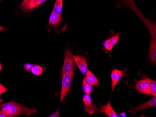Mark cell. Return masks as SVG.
Listing matches in <instances>:
<instances>
[{
    "mask_svg": "<svg viewBox=\"0 0 156 117\" xmlns=\"http://www.w3.org/2000/svg\"><path fill=\"white\" fill-rule=\"evenodd\" d=\"M2 111L7 117H16L21 115L30 116L36 113V109L29 108L16 102L11 101L0 104Z\"/></svg>",
    "mask_w": 156,
    "mask_h": 117,
    "instance_id": "obj_1",
    "label": "cell"
},
{
    "mask_svg": "<svg viewBox=\"0 0 156 117\" xmlns=\"http://www.w3.org/2000/svg\"><path fill=\"white\" fill-rule=\"evenodd\" d=\"M76 70L75 64L73 65L71 71L67 74L63 75L62 80V87L60 95V100L62 102L71 90L72 83Z\"/></svg>",
    "mask_w": 156,
    "mask_h": 117,
    "instance_id": "obj_2",
    "label": "cell"
},
{
    "mask_svg": "<svg viewBox=\"0 0 156 117\" xmlns=\"http://www.w3.org/2000/svg\"><path fill=\"white\" fill-rule=\"evenodd\" d=\"M65 59L62 74H67L71 71L73 65L75 64L73 63V56L71 51L69 49H66L65 51Z\"/></svg>",
    "mask_w": 156,
    "mask_h": 117,
    "instance_id": "obj_3",
    "label": "cell"
},
{
    "mask_svg": "<svg viewBox=\"0 0 156 117\" xmlns=\"http://www.w3.org/2000/svg\"><path fill=\"white\" fill-rule=\"evenodd\" d=\"M128 69L124 68L122 70L114 69L111 72V78L112 80V91L111 93L114 90L115 86L117 85L120 79L125 77H128V74L127 73Z\"/></svg>",
    "mask_w": 156,
    "mask_h": 117,
    "instance_id": "obj_4",
    "label": "cell"
},
{
    "mask_svg": "<svg viewBox=\"0 0 156 117\" xmlns=\"http://www.w3.org/2000/svg\"><path fill=\"white\" fill-rule=\"evenodd\" d=\"M141 77L142 79L136 82L135 87L139 92L146 95H150L151 94V90L149 82L146 79V76L144 75L141 76Z\"/></svg>",
    "mask_w": 156,
    "mask_h": 117,
    "instance_id": "obj_5",
    "label": "cell"
},
{
    "mask_svg": "<svg viewBox=\"0 0 156 117\" xmlns=\"http://www.w3.org/2000/svg\"><path fill=\"white\" fill-rule=\"evenodd\" d=\"M73 59L81 73L83 75H86L88 71L86 57L82 56L74 55L73 56Z\"/></svg>",
    "mask_w": 156,
    "mask_h": 117,
    "instance_id": "obj_6",
    "label": "cell"
},
{
    "mask_svg": "<svg viewBox=\"0 0 156 117\" xmlns=\"http://www.w3.org/2000/svg\"><path fill=\"white\" fill-rule=\"evenodd\" d=\"M83 100L85 104V111L89 114H93L97 110L96 105L92 103L90 94H86L83 97Z\"/></svg>",
    "mask_w": 156,
    "mask_h": 117,
    "instance_id": "obj_7",
    "label": "cell"
},
{
    "mask_svg": "<svg viewBox=\"0 0 156 117\" xmlns=\"http://www.w3.org/2000/svg\"><path fill=\"white\" fill-rule=\"evenodd\" d=\"M97 113H105L109 117H118L119 116L117 115L110 104V101L105 105H101L100 107L97 109L96 111Z\"/></svg>",
    "mask_w": 156,
    "mask_h": 117,
    "instance_id": "obj_8",
    "label": "cell"
},
{
    "mask_svg": "<svg viewBox=\"0 0 156 117\" xmlns=\"http://www.w3.org/2000/svg\"><path fill=\"white\" fill-rule=\"evenodd\" d=\"M156 105V96H153V97L147 101L146 103H143L139 105V106L135 107H131L130 108V111H129L131 113H136L137 112H140L143 110H144L147 108L149 107H153Z\"/></svg>",
    "mask_w": 156,
    "mask_h": 117,
    "instance_id": "obj_9",
    "label": "cell"
},
{
    "mask_svg": "<svg viewBox=\"0 0 156 117\" xmlns=\"http://www.w3.org/2000/svg\"><path fill=\"white\" fill-rule=\"evenodd\" d=\"M124 4L127 6V7L130 9L132 11H133L141 19V20H145L144 18L143 15L141 13V11L137 9L134 3L133 0H122Z\"/></svg>",
    "mask_w": 156,
    "mask_h": 117,
    "instance_id": "obj_10",
    "label": "cell"
},
{
    "mask_svg": "<svg viewBox=\"0 0 156 117\" xmlns=\"http://www.w3.org/2000/svg\"><path fill=\"white\" fill-rule=\"evenodd\" d=\"M62 21V16L52 10L49 18V25L53 26L59 24Z\"/></svg>",
    "mask_w": 156,
    "mask_h": 117,
    "instance_id": "obj_11",
    "label": "cell"
},
{
    "mask_svg": "<svg viewBox=\"0 0 156 117\" xmlns=\"http://www.w3.org/2000/svg\"><path fill=\"white\" fill-rule=\"evenodd\" d=\"M150 58L152 63H156V42L153 39H151L150 44L149 51Z\"/></svg>",
    "mask_w": 156,
    "mask_h": 117,
    "instance_id": "obj_12",
    "label": "cell"
},
{
    "mask_svg": "<svg viewBox=\"0 0 156 117\" xmlns=\"http://www.w3.org/2000/svg\"><path fill=\"white\" fill-rule=\"evenodd\" d=\"M86 75V76L85 79L90 85L95 86H99V85H100L101 84L98 81L97 77L90 71L88 70Z\"/></svg>",
    "mask_w": 156,
    "mask_h": 117,
    "instance_id": "obj_13",
    "label": "cell"
},
{
    "mask_svg": "<svg viewBox=\"0 0 156 117\" xmlns=\"http://www.w3.org/2000/svg\"><path fill=\"white\" fill-rule=\"evenodd\" d=\"M82 90L85 93L90 94V95L93 90V88L92 87V85H90L87 83L85 78H84L82 82Z\"/></svg>",
    "mask_w": 156,
    "mask_h": 117,
    "instance_id": "obj_14",
    "label": "cell"
},
{
    "mask_svg": "<svg viewBox=\"0 0 156 117\" xmlns=\"http://www.w3.org/2000/svg\"><path fill=\"white\" fill-rule=\"evenodd\" d=\"M62 9H63V0H56L53 11L58 14H62Z\"/></svg>",
    "mask_w": 156,
    "mask_h": 117,
    "instance_id": "obj_15",
    "label": "cell"
},
{
    "mask_svg": "<svg viewBox=\"0 0 156 117\" xmlns=\"http://www.w3.org/2000/svg\"><path fill=\"white\" fill-rule=\"evenodd\" d=\"M146 79L149 82L150 86L151 94H152L153 96H156V82L155 80L146 77Z\"/></svg>",
    "mask_w": 156,
    "mask_h": 117,
    "instance_id": "obj_16",
    "label": "cell"
},
{
    "mask_svg": "<svg viewBox=\"0 0 156 117\" xmlns=\"http://www.w3.org/2000/svg\"><path fill=\"white\" fill-rule=\"evenodd\" d=\"M30 2V0H23L20 6V9L24 12H29Z\"/></svg>",
    "mask_w": 156,
    "mask_h": 117,
    "instance_id": "obj_17",
    "label": "cell"
},
{
    "mask_svg": "<svg viewBox=\"0 0 156 117\" xmlns=\"http://www.w3.org/2000/svg\"><path fill=\"white\" fill-rule=\"evenodd\" d=\"M31 71L34 75L39 76V75H41L43 72V69L39 65H33Z\"/></svg>",
    "mask_w": 156,
    "mask_h": 117,
    "instance_id": "obj_18",
    "label": "cell"
},
{
    "mask_svg": "<svg viewBox=\"0 0 156 117\" xmlns=\"http://www.w3.org/2000/svg\"><path fill=\"white\" fill-rule=\"evenodd\" d=\"M120 36H121V33H117L115 36L109 38V43L113 48L117 43Z\"/></svg>",
    "mask_w": 156,
    "mask_h": 117,
    "instance_id": "obj_19",
    "label": "cell"
},
{
    "mask_svg": "<svg viewBox=\"0 0 156 117\" xmlns=\"http://www.w3.org/2000/svg\"><path fill=\"white\" fill-rule=\"evenodd\" d=\"M104 48L106 49V50H111L113 49V47L110 45V43H109V38L106 40V41L102 43Z\"/></svg>",
    "mask_w": 156,
    "mask_h": 117,
    "instance_id": "obj_20",
    "label": "cell"
},
{
    "mask_svg": "<svg viewBox=\"0 0 156 117\" xmlns=\"http://www.w3.org/2000/svg\"><path fill=\"white\" fill-rule=\"evenodd\" d=\"M33 64H31L27 63L25 64L24 65H23V68L25 70L28 71H30L32 69V67H33Z\"/></svg>",
    "mask_w": 156,
    "mask_h": 117,
    "instance_id": "obj_21",
    "label": "cell"
},
{
    "mask_svg": "<svg viewBox=\"0 0 156 117\" xmlns=\"http://www.w3.org/2000/svg\"><path fill=\"white\" fill-rule=\"evenodd\" d=\"M37 1L38 0H30V3L29 10L35 8L34 6L36 3L37 2Z\"/></svg>",
    "mask_w": 156,
    "mask_h": 117,
    "instance_id": "obj_22",
    "label": "cell"
},
{
    "mask_svg": "<svg viewBox=\"0 0 156 117\" xmlns=\"http://www.w3.org/2000/svg\"><path fill=\"white\" fill-rule=\"evenodd\" d=\"M7 91H8V89L6 87L2 85L1 84H0V95L6 92Z\"/></svg>",
    "mask_w": 156,
    "mask_h": 117,
    "instance_id": "obj_23",
    "label": "cell"
},
{
    "mask_svg": "<svg viewBox=\"0 0 156 117\" xmlns=\"http://www.w3.org/2000/svg\"><path fill=\"white\" fill-rule=\"evenodd\" d=\"M46 1H47V0H38L37 2L36 3V4H35L34 8L37 7L39 5H40V4H42V3L45 2Z\"/></svg>",
    "mask_w": 156,
    "mask_h": 117,
    "instance_id": "obj_24",
    "label": "cell"
},
{
    "mask_svg": "<svg viewBox=\"0 0 156 117\" xmlns=\"http://www.w3.org/2000/svg\"><path fill=\"white\" fill-rule=\"evenodd\" d=\"M49 117H59L60 115H59V110H58L55 113L53 114H51L50 116H49Z\"/></svg>",
    "mask_w": 156,
    "mask_h": 117,
    "instance_id": "obj_25",
    "label": "cell"
},
{
    "mask_svg": "<svg viewBox=\"0 0 156 117\" xmlns=\"http://www.w3.org/2000/svg\"><path fill=\"white\" fill-rule=\"evenodd\" d=\"M7 117V116L5 113H4L3 111L1 110V111L0 112V117Z\"/></svg>",
    "mask_w": 156,
    "mask_h": 117,
    "instance_id": "obj_26",
    "label": "cell"
},
{
    "mask_svg": "<svg viewBox=\"0 0 156 117\" xmlns=\"http://www.w3.org/2000/svg\"><path fill=\"white\" fill-rule=\"evenodd\" d=\"M7 29H8V28H5V27L0 26V31H6Z\"/></svg>",
    "mask_w": 156,
    "mask_h": 117,
    "instance_id": "obj_27",
    "label": "cell"
},
{
    "mask_svg": "<svg viewBox=\"0 0 156 117\" xmlns=\"http://www.w3.org/2000/svg\"><path fill=\"white\" fill-rule=\"evenodd\" d=\"M3 102H4V101L0 97V104H1L2 103H3Z\"/></svg>",
    "mask_w": 156,
    "mask_h": 117,
    "instance_id": "obj_28",
    "label": "cell"
},
{
    "mask_svg": "<svg viewBox=\"0 0 156 117\" xmlns=\"http://www.w3.org/2000/svg\"><path fill=\"white\" fill-rule=\"evenodd\" d=\"M2 70V66L1 65V64L0 62V71H1Z\"/></svg>",
    "mask_w": 156,
    "mask_h": 117,
    "instance_id": "obj_29",
    "label": "cell"
},
{
    "mask_svg": "<svg viewBox=\"0 0 156 117\" xmlns=\"http://www.w3.org/2000/svg\"><path fill=\"white\" fill-rule=\"evenodd\" d=\"M2 0H0V2Z\"/></svg>",
    "mask_w": 156,
    "mask_h": 117,
    "instance_id": "obj_30",
    "label": "cell"
}]
</instances>
